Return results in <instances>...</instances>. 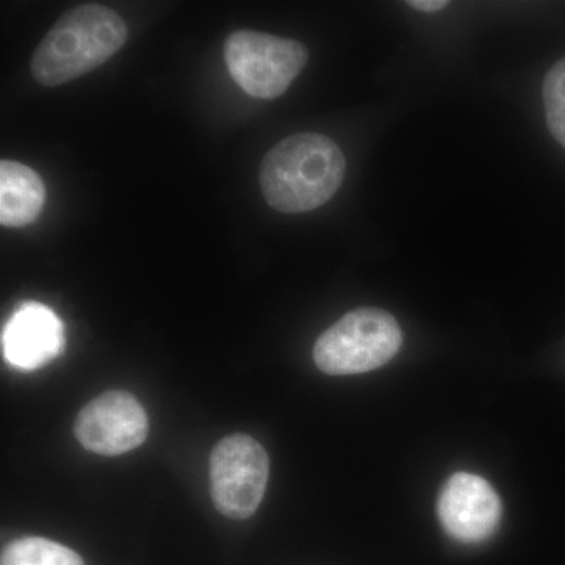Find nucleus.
Listing matches in <instances>:
<instances>
[{
  "instance_id": "3",
  "label": "nucleus",
  "mask_w": 565,
  "mask_h": 565,
  "mask_svg": "<svg viewBox=\"0 0 565 565\" xmlns=\"http://www.w3.org/2000/svg\"><path fill=\"white\" fill-rule=\"evenodd\" d=\"M401 344L403 332L388 311L356 308L318 338L313 359L326 374H363L388 363Z\"/></svg>"
},
{
  "instance_id": "11",
  "label": "nucleus",
  "mask_w": 565,
  "mask_h": 565,
  "mask_svg": "<svg viewBox=\"0 0 565 565\" xmlns=\"http://www.w3.org/2000/svg\"><path fill=\"white\" fill-rule=\"evenodd\" d=\"M542 96L550 132L565 148V57L546 74Z\"/></svg>"
},
{
  "instance_id": "1",
  "label": "nucleus",
  "mask_w": 565,
  "mask_h": 565,
  "mask_svg": "<svg viewBox=\"0 0 565 565\" xmlns=\"http://www.w3.org/2000/svg\"><path fill=\"white\" fill-rule=\"evenodd\" d=\"M345 158L329 137L294 134L267 152L259 169L264 199L282 214L315 211L343 184Z\"/></svg>"
},
{
  "instance_id": "9",
  "label": "nucleus",
  "mask_w": 565,
  "mask_h": 565,
  "mask_svg": "<svg viewBox=\"0 0 565 565\" xmlns=\"http://www.w3.org/2000/svg\"><path fill=\"white\" fill-rule=\"evenodd\" d=\"M46 202V188L35 170L17 161L0 162V223L24 228L39 218Z\"/></svg>"
},
{
  "instance_id": "5",
  "label": "nucleus",
  "mask_w": 565,
  "mask_h": 565,
  "mask_svg": "<svg viewBox=\"0 0 565 565\" xmlns=\"http://www.w3.org/2000/svg\"><path fill=\"white\" fill-rule=\"evenodd\" d=\"M211 494L221 514L248 519L262 504L269 481V457L255 438L236 434L215 446L210 460Z\"/></svg>"
},
{
  "instance_id": "4",
  "label": "nucleus",
  "mask_w": 565,
  "mask_h": 565,
  "mask_svg": "<svg viewBox=\"0 0 565 565\" xmlns=\"http://www.w3.org/2000/svg\"><path fill=\"white\" fill-rule=\"evenodd\" d=\"M223 57L234 82L247 95L275 99L288 90L308 62L300 41L269 33L237 31L223 44Z\"/></svg>"
},
{
  "instance_id": "10",
  "label": "nucleus",
  "mask_w": 565,
  "mask_h": 565,
  "mask_svg": "<svg viewBox=\"0 0 565 565\" xmlns=\"http://www.w3.org/2000/svg\"><path fill=\"white\" fill-rule=\"evenodd\" d=\"M2 565H84V561L68 546L50 539L24 537L7 545Z\"/></svg>"
},
{
  "instance_id": "7",
  "label": "nucleus",
  "mask_w": 565,
  "mask_h": 565,
  "mask_svg": "<svg viewBox=\"0 0 565 565\" xmlns=\"http://www.w3.org/2000/svg\"><path fill=\"white\" fill-rule=\"evenodd\" d=\"M438 516L446 533L457 541L465 544L486 541L500 523V497L481 476L456 473L438 498Z\"/></svg>"
},
{
  "instance_id": "2",
  "label": "nucleus",
  "mask_w": 565,
  "mask_h": 565,
  "mask_svg": "<svg viewBox=\"0 0 565 565\" xmlns=\"http://www.w3.org/2000/svg\"><path fill=\"white\" fill-rule=\"evenodd\" d=\"M128 40V25L107 7L81 6L52 25L32 55L33 79L58 87L110 61Z\"/></svg>"
},
{
  "instance_id": "8",
  "label": "nucleus",
  "mask_w": 565,
  "mask_h": 565,
  "mask_svg": "<svg viewBox=\"0 0 565 565\" xmlns=\"http://www.w3.org/2000/svg\"><path fill=\"white\" fill-rule=\"evenodd\" d=\"M65 334L57 315L36 302L21 305L2 334L7 362L20 370H39L61 355Z\"/></svg>"
},
{
  "instance_id": "6",
  "label": "nucleus",
  "mask_w": 565,
  "mask_h": 565,
  "mask_svg": "<svg viewBox=\"0 0 565 565\" xmlns=\"http://www.w3.org/2000/svg\"><path fill=\"white\" fill-rule=\"evenodd\" d=\"M148 416L132 394L107 392L90 401L74 422V435L87 451L118 456L132 451L148 437Z\"/></svg>"
},
{
  "instance_id": "12",
  "label": "nucleus",
  "mask_w": 565,
  "mask_h": 565,
  "mask_svg": "<svg viewBox=\"0 0 565 565\" xmlns=\"http://www.w3.org/2000/svg\"><path fill=\"white\" fill-rule=\"evenodd\" d=\"M407 6L423 11V13H437V11L446 9L449 2H446V0H412V2H407Z\"/></svg>"
}]
</instances>
